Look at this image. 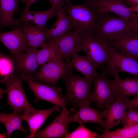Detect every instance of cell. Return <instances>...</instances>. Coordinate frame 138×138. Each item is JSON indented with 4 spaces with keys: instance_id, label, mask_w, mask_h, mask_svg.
<instances>
[{
    "instance_id": "obj_26",
    "label": "cell",
    "mask_w": 138,
    "mask_h": 138,
    "mask_svg": "<svg viewBox=\"0 0 138 138\" xmlns=\"http://www.w3.org/2000/svg\"><path fill=\"white\" fill-rule=\"evenodd\" d=\"M37 56L39 67L62 56L57 46L51 40H48L41 49L38 50Z\"/></svg>"
},
{
    "instance_id": "obj_2",
    "label": "cell",
    "mask_w": 138,
    "mask_h": 138,
    "mask_svg": "<svg viewBox=\"0 0 138 138\" xmlns=\"http://www.w3.org/2000/svg\"><path fill=\"white\" fill-rule=\"evenodd\" d=\"M109 13L96 14L93 34L108 42L120 37L128 29L129 20Z\"/></svg>"
},
{
    "instance_id": "obj_10",
    "label": "cell",
    "mask_w": 138,
    "mask_h": 138,
    "mask_svg": "<svg viewBox=\"0 0 138 138\" xmlns=\"http://www.w3.org/2000/svg\"><path fill=\"white\" fill-rule=\"evenodd\" d=\"M83 4L91 8L96 14L109 13L130 20L136 14L129 10L122 0H88Z\"/></svg>"
},
{
    "instance_id": "obj_31",
    "label": "cell",
    "mask_w": 138,
    "mask_h": 138,
    "mask_svg": "<svg viewBox=\"0 0 138 138\" xmlns=\"http://www.w3.org/2000/svg\"><path fill=\"white\" fill-rule=\"evenodd\" d=\"M97 129L101 132V134H99L97 138H122L116 130L110 131L102 130L99 127H97Z\"/></svg>"
},
{
    "instance_id": "obj_13",
    "label": "cell",
    "mask_w": 138,
    "mask_h": 138,
    "mask_svg": "<svg viewBox=\"0 0 138 138\" xmlns=\"http://www.w3.org/2000/svg\"><path fill=\"white\" fill-rule=\"evenodd\" d=\"M83 39L82 34L74 29L52 41L57 46L64 58L68 59L82 50Z\"/></svg>"
},
{
    "instance_id": "obj_19",
    "label": "cell",
    "mask_w": 138,
    "mask_h": 138,
    "mask_svg": "<svg viewBox=\"0 0 138 138\" xmlns=\"http://www.w3.org/2000/svg\"><path fill=\"white\" fill-rule=\"evenodd\" d=\"M127 108L125 103L116 99L102 111L105 118L104 130L109 131L121 122Z\"/></svg>"
},
{
    "instance_id": "obj_24",
    "label": "cell",
    "mask_w": 138,
    "mask_h": 138,
    "mask_svg": "<svg viewBox=\"0 0 138 138\" xmlns=\"http://www.w3.org/2000/svg\"><path fill=\"white\" fill-rule=\"evenodd\" d=\"M70 62L73 69L83 74L84 77L93 81L98 74L96 70L97 66L88 56H83L76 54L71 57Z\"/></svg>"
},
{
    "instance_id": "obj_3",
    "label": "cell",
    "mask_w": 138,
    "mask_h": 138,
    "mask_svg": "<svg viewBox=\"0 0 138 138\" xmlns=\"http://www.w3.org/2000/svg\"><path fill=\"white\" fill-rule=\"evenodd\" d=\"M62 6L72 22L74 29L84 36L93 34L96 21V14L94 10L83 4L75 5L71 2Z\"/></svg>"
},
{
    "instance_id": "obj_5",
    "label": "cell",
    "mask_w": 138,
    "mask_h": 138,
    "mask_svg": "<svg viewBox=\"0 0 138 138\" xmlns=\"http://www.w3.org/2000/svg\"><path fill=\"white\" fill-rule=\"evenodd\" d=\"M61 56L56 58L40 66L32 77L37 82L46 83L56 86L58 80L66 75L72 73L73 68L69 63L64 60Z\"/></svg>"
},
{
    "instance_id": "obj_12",
    "label": "cell",
    "mask_w": 138,
    "mask_h": 138,
    "mask_svg": "<svg viewBox=\"0 0 138 138\" xmlns=\"http://www.w3.org/2000/svg\"><path fill=\"white\" fill-rule=\"evenodd\" d=\"M71 110L62 108L60 113L49 125L42 130L37 132L33 138H65L69 132L67 126Z\"/></svg>"
},
{
    "instance_id": "obj_27",
    "label": "cell",
    "mask_w": 138,
    "mask_h": 138,
    "mask_svg": "<svg viewBox=\"0 0 138 138\" xmlns=\"http://www.w3.org/2000/svg\"><path fill=\"white\" fill-rule=\"evenodd\" d=\"M0 77L2 78L8 77L15 73L14 60L10 55L0 53Z\"/></svg>"
},
{
    "instance_id": "obj_32",
    "label": "cell",
    "mask_w": 138,
    "mask_h": 138,
    "mask_svg": "<svg viewBox=\"0 0 138 138\" xmlns=\"http://www.w3.org/2000/svg\"><path fill=\"white\" fill-rule=\"evenodd\" d=\"M129 28L138 33V14H136L129 20Z\"/></svg>"
},
{
    "instance_id": "obj_8",
    "label": "cell",
    "mask_w": 138,
    "mask_h": 138,
    "mask_svg": "<svg viewBox=\"0 0 138 138\" xmlns=\"http://www.w3.org/2000/svg\"><path fill=\"white\" fill-rule=\"evenodd\" d=\"M111 45L93 35L84 36L82 50L97 67L107 63L110 55Z\"/></svg>"
},
{
    "instance_id": "obj_14",
    "label": "cell",
    "mask_w": 138,
    "mask_h": 138,
    "mask_svg": "<svg viewBox=\"0 0 138 138\" xmlns=\"http://www.w3.org/2000/svg\"><path fill=\"white\" fill-rule=\"evenodd\" d=\"M60 107L54 105L49 109L36 110L34 109L27 108L23 110L21 117L23 121L28 124L30 134L26 138H33L37 131L40 128L48 118L55 112H59Z\"/></svg>"
},
{
    "instance_id": "obj_16",
    "label": "cell",
    "mask_w": 138,
    "mask_h": 138,
    "mask_svg": "<svg viewBox=\"0 0 138 138\" xmlns=\"http://www.w3.org/2000/svg\"><path fill=\"white\" fill-rule=\"evenodd\" d=\"M37 49L32 48L13 59L15 73L20 75L33 77L39 67L37 58Z\"/></svg>"
},
{
    "instance_id": "obj_9",
    "label": "cell",
    "mask_w": 138,
    "mask_h": 138,
    "mask_svg": "<svg viewBox=\"0 0 138 138\" xmlns=\"http://www.w3.org/2000/svg\"><path fill=\"white\" fill-rule=\"evenodd\" d=\"M107 64L105 71L114 78L119 76L120 72L138 77V61L121 53L111 45L110 55Z\"/></svg>"
},
{
    "instance_id": "obj_30",
    "label": "cell",
    "mask_w": 138,
    "mask_h": 138,
    "mask_svg": "<svg viewBox=\"0 0 138 138\" xmlns=\"http://www.w3.org/2000/svg\"><path fill=\"white\" fill-rule=\"evenodd\" d=\"M134 127L132 126L123 128L116 130L122 138H137Z\"/></svg>"
},
{
    "instance_id": "obj_35",
    "label": "cell",
    "mask_w": 138,
    "mask_h": 138,
    "mask_svg": "<svg viewBox=\"0 0 138 138\" xmlns=\"http://www.w3.org/2000/svg\"><path fill=\"white\" fill-rule=\"evenodd\" d=\"M130 7L138 6V0H122Z\"/></svg>"
},
{
    "instance_id": "obj_41",
    "label": "cell",
    "mask_w": 138,
    "mask_h": 138,
    "mask_svg": "<svg viewBox=\"0 0 138 138\" xmlns=\"http://www.w3.org/2000/svg\"><path fill=\"white\" fill-rule=\"evenodd\" d=\"M7 132H5V133L0 134V138H6V137H7Z\"/></svg>"
},
{
    "instance_id": "obj_22",
    "label": "cell",
    "mask_w": 138,
    "mask_h": 138,
    "mask_svg": "<svg viewBox=\"0 0 138 138\" xmlns=\"http://www.w3.org/2000/svg\"><path fill=\"white\" fill-rule=\"evenodd\" d=\"M57 10L51 7L45 11H33L29 9L21 10L19 17L17 19L18 24L25 22L34 24L45 29L47 21L50 19L57 15Z\"/></svg>"
},
{
    "instance_id": "obj_11",
    "label": "cell",
    "mask_w": 138,
    "mask_h": 138,
    "mask_svg": "<svg viewBox=\"0 0 138 138\" xmlns=\"http://www.w3.org/2000/svg\"><path fill=\"white\" fill-rule=\"evenodd\" d=\"M0 41L9 50L10 55L13 57L32 48L28 45L18 26L10 31H1Z\"/></svg>"
},
{
    "instance_id": "obj_42",
    "label": "cell",
    "mask_w": 138,
    "mask_h": 138,
    "mask_svg": "<svg viewBox=\"0 0 138 138\" xmlns=\"http://www.w3.org/2000/svg\"><path fill=\"white\" fill-rule=\"evenodd\" d=\"M27 0H21V2L23 3H26Z\"/></svg>"
},
{
    "instance_id": "obj_23",
    "label": "cell",
    "mask_w": 138,
    "mask_h": 138,
    "mask_svg": "<svg viewBox=\"0 0 138 138\" xmlns=\"http://www.w3.org/2000/svg\"><path fill=\"white\" fill-rule=\"evenodd\" d=\"M21 0H0V26L3 29L7 27L13 29L18 26L14 19L15 13L21 12L18 4Z\"/></svg>"
},
{
    "instance_id": "obj_36",
    "label": "cell",
    "mask_w": 138,
    "mask_h": 138,
    "mask_svg": "<svg viewBox=\"0 0 138 138\" xmlns=\"http://www.w3.org/2000/svg\"><path fill=\"white\" fill-rule=\"evenodd\" d=\"M40 0H27L26 2L25 6L23 9H29V7L32 4ZM46 0L49 1L50 3V2L51 0Z\"/></svg>"
},
{
    "instance_id": "obj_39",
    "label": "cell",
    "mask_w": 138,
    "mask_h": 138,
    "mask_svg": "<svg viewBox=\"0 0 138 138\" xmlns=\"http://www.w3.org/2000/svg\"><path fill=\"white\" fill-rule=\"evenodd\" d=\"M134 127L136 138H138V124L135 126Z\"/></svg>"
},
{
    "instance_id": "obj_17",
    "label": "cell",
    "mask_w": 138,
    "mask_h": 138,
    "mask_svg": "<svg viewBox=\"0 0 138 138\" xmlns=\"http://www.w3.org/2000/svg\"><path fill=\"white\" fill-rule=\"evenodd\" d=\"M90 104L80 106L77 111L71 110L69 117V123L77 122L80 124L85 123H95L98 124L103 128L105 118L102 112L90 107Z\"/></svg>"
},
{
    "instance_id": "obj_20",
    "label": "cell",
    "mask_w": 138,
    "mask_h": 138,
    "mask_svg": "<svg viewBox=\"0 0 138 138\" xmlns=\"http://www.w3.org/2000/svg\"><path fill=\"white\" fill-rule=\"evenodd\" d=\"M112 80L116 99L125 103L129 100V97L138 95V77L122 79L119 76Z\"/></svg>"
},
{
    "instance_id": "obj_21",
    "label": "cell",
    "mask_w": 138,
    "mask_h": 138,
    "mask_svg": "<svg viewBox=\"0 0 138 138\" xmlns=\"http://www.w3.org/2000/svg\"><path fill=\"white\" fill-rule=\"evenodd\" d=\"M18 26L21 28L28 45L31 48L37 49L42 47L48 41L45 30L35 25L22 22Z\"/></svg>"
},
{
    "instance_id": "obj_34",
    "label": "cell",
    "mask_w": 138,
    "mask_h": 138,
    "mask_svg": "<svg viewBox=\"0 0 138 138\" xmlns=\"http://www.w3.org/2000/svg\"><path fill=\"white\" fill-rule=\"evenodd\" d=\"M61 1L62 0H51L50 3L52 7L57 10L62 7Z\"/></svg>"
},
{
    "instance_id": "obj_15",
    "label": "cell",
    "mask_w": 138,
    "mask_h": 138,
    "mask_svg": "<svg viewBox=\"0 0 138 138\" xmlns=\"http://www.w3.org/2000/svg\"><path fill=\"white\" fill-rule=\"evenodd\" d=\"M108 42L119 52L138 61V33L129 28L118 38Z\"/></svg>"
},
{
    "instance_id": "obj_25",
    "label": "cell",
    "mask_w": 138,
    "mask_h": 138,
    "mask_svg": "<svg viewBox=\"0 0 138 138\" xmlns=\"http://www.w3.org/2000/svg\"><path fill=\"white\" fill-rule=\"evenodd\" d=\"M22 121L20 115L14 111L10 113H0V121L6 129L7 138H10L12 133L15 130L21 131L27 134V130L22 124Z\"/></svg>"
},
{
    "instance_id": "obj_28",
    "label": "cell",
    "mask_w": 138,
    "mask_h": 138,
    "mask_svg": "<svg viewBox=\"0 0 138 138\" xmlns=\"http://www.w3.org/2000/svg\"><path fill=\"white\" fill-rule=\"evenodd\" d=\"M99 134L86 128L84 124H81L73 131L69 132L65 138H97Z\"/></svg>"
},
{
    "instance_id": "obj_18",
    "label": "cell",
    "mask_w": 138,
    "mask_h": 138,
    "mask_svg": "<svg viewBox=\"0 0 138 138\" xmlns=\"http://www.w3.org/2000/svg\"><path fill=\"white\" fill-rule=\"evenodd\" d=\"M57 19L50 29L45 30L48 40H53L74 29L72 22L64 7L57 10Z\"/></svg>"
},
{
    "instance_id": "obj_33",
    "label": "cell",
    "mask_w": 138,
    "mask_h": 138,
    "mask_svg": "<svg viewBox=\"0 0 138 138\" xmlns=\"http://www.w3.org/2000/svg\"><path fill=\"white\" fill-rule=\"evenodd\" d=\"M125 103L128 109L134 108H138V95L134 98L129 100Z\"/></svg>"
},
{
    "instance_id": "obj_29",
    "label": "cell",
    "mask_w": 138,
    "mask_h": 138,
    "mask_svg": "<svg viewBox=\"0 0 138 138\" xmlns=\"http://www.w3.org/2000/svg\"><path fill=\"white\" fill-rule=\"evenodd\" d=\"M125 112L122 120L123 128L138 124V108H131Z\"/></svg>"
},
{
    "instance_id": "obj_38",
    "label": "cell",
    "mask_w": 138,
    "mask_h": 138,
    "mask_svg": "<svg viewBox=\"0 0 138 138\" xmlns=\"http://www.w3.org/2000/svg\"><path fill=\"white\" fill-rule=\"evenodd\" d=\"M6 89L3 90L1 87L0 88V99L3 98V94L4 93H6Z\"/></svg>"
},
{
    "instance_id": "obj_1",
    "label": "cell",
    "mask_w": 138,
    "mask_h": 138,
    "mask_svg": "<svg viewBox=\"0 0 138 138\" xmlns=\"http://www.w3.org/2000/svg\"><path fill=\"white\" fill-rule=\"evenodd\" d=\"M62 79L66 86V92L63 96L67 104L76 108L91 103V88L93 81L72 73Z\"/></svg>"
},
{
    "instance_id": "obj_40",
    "label": "cell",
    "mask_w": 138,
    "mask_h": 138,
    "mask_svg": "<svg viewBox=\"0 0 138 138\" xmlns=\"http://www.w3.org/2000/svg\"><path fill=\"white\" fill-rule=\"evenodd\" d=\"M71 0H62L61 1V5L62 6L65 4L66 3L71 2ZM85 1H87L88 0H84Z\"/></svg>"
},
{
    "instance_id": "obj_7",
    "label": "cell",
    "mask_w": 138,
    "mask_h": 138,
    "mask_svg": "<svg viewBox=\"0 0 138 138\" xmlns=\"http://www.w3.org/2000/svg\"><path fill=\"white\" fill-rule=\"evenodd\" d=\"M93 83L94 86L91 93V101L102 110L116 99L113 80L107 78L104 70L95 78Z\"/></svg>"
},
{
    "instance_id": "obj_4",
    "label": "cell",
    "mask_w": 138,
    "mask_h": 138,
    "mask_svg": "<svg viewBox=\"0 0 138 138\" xmlns=\"http://www.w3.org/2000/svg\"><path fill=\"white\" fill-rule=\"evenodd\" d=\"M23 81L20 76L14 74L0 80L1 83L6 87L7 94V101L3 106L9 105L13 111L20 115L22 114L25 109H34L26 95Z\"/></svg>"
},
{
    "instance_id": "obj_6",
    "label": "cell",
    "mask_w": 138,
    "mask_h": 138,
    "mask_svg": "<svg viewBox=\"0 0 138 138\" xmlns=\"http://www.w3.org/2000/svg\"><path fill=\"white\" fill-rule=\"evenodd\" d=\"M23 81L27 82L28 88L31 90L35 96L34 102L39 100H44L57 105L62 108L67 109V103L63 95L60 94L62 88L56 86H51L48 84H43L34 81L32 77L20 75Z\"/></svg>"
},
{
    "instance_id": "obj_37",
    "label": "cell",
    "mask_w": 138,
    "mask_h": 138,
    "mask_svg": "<svg viewBox=\"0 0 138 138\" xmlns=\"http://www.w3.org/2000/svg\"><path fill=\"white\" fill-rule=\"evenodd\" d=\"M128 8L129 10L133 12L138 13V6L132 7H128Z\"/></svg>"
}]
</instances>
